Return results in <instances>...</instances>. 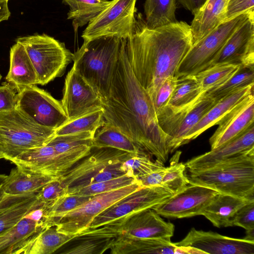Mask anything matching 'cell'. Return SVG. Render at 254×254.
<instances>
[{"instance_id": "obj_3", "label": "cell", "mask_w": 254, "mask_h": 254, "mask_svg": "<svg viewBox=\"0 0 254 254\" xmlns=\"http://www.w3.org/2000/svg\"><path fill=\"white\" fill-rule=\"evenodd\" d=\"M123 39L104 37L84 40L73 54V67L96 90L101 100L109 94Z\"/></svg>"}, {"instance_id": "obj_44", "label": "cell", "mask_w": 254, "mask_h": 254, "mask_svg": "<svg viewBox=\"0 0 254 254\" xmlns=\"http://www.w3.org/2000/svg\"><path fill=\"white\" fill-rule=\"evenodd\" d=\"M177 79L175 76H169L161 85L153 102L156 114L167 105L176 86Z\"/></svg>"}, {"instance_id": "obj_1", "label": "cell", "mask_w": 254, "mask_h": 254, "mask_svg": "<svg viewBox=\"0 0 254 254\" xmlns=\"http://www.w3.org/2000/svg\"><path fill=\"white\" fill-rule=\"evenodd\" d=\"M105 122L127 135L141 150L163 164L168 159L167 137L160 128L153 101L130 67L123 39L109 95L102 100Z\"/></svg>"}, {"instance_id": "obj_11", "label": "cell", "mask_w": 254, "mask_h": 254, "mask_svg": "<svg viewBox=\"0 0 254 254\" xmlns=\"http://www.w3.org/2000/svg\"><path fill=\"white\" fill-rule=\"evenodd\" d=\"M16 108L37 124L56 130L68 121L61 102L35 85L17 91Z\"/></svg>"}, {"instance_id": "obj_31", "label": "cell", "mask_w": 254, "mask_h": 254, "mask_svg": "<svg viewBox=\"0 0 254 254\" xmlns=\"http://www.w3.org/2000/svg\"><path fill=\"white\" fill-rule=\"evenodd\" d=\"M99 128L93 138V148L110 147L134 154L143 151L115 127L105 122Z\"/></svg>"}, {"instance_id": "obj_41", "label": "cell", "mask_w": 254, "mask_h": 254, "mask_svg": "<svg viewBox=\"0 0 254 254\" xmlns=\"http://www.w3.org/2000/svg\"><path fill=\"white\" fill-rule=\"evenodd\" d=\"M137 181L136 178L125 174L117 178L91 184L79 189L73 194L94 195L123 188L132 184Z\"/></svg>"}, {"instance_id": "obj_2", "label": "cell", "mask_w": 254, "mask_h": 254, "mask_svg": "<svg viewBox=\"0 0 254 254\" xmlns=\"http://www.w3.org/2000/svg\"><path fill=\"white\" fill-rule=\"evenodd\" d=\"M190 25L178 21L148 28L140 13H136L132 35L125 39L128 62L136 78L153 103L165 80L175 76L181 62L192 46Z\"/></svg>"}, {"instance_id": "obj_12", "label": "cell", "mask_w": 254, "mask_h": 254, "mask_svg": "<svg viewBox=\"0 0 254 254\" xmlns=\"http://www.w3.org/2000/svg\"><path fill=\"white\" fill-rule=\"evenodd\" d=\"M86 156L80 153L60 154L47 144L29 149L11 162L31 173L60 177Z\"/></svg>"}, {"instance_id": "obj_46", "label": "cell", "mask_w": 254, "mask_h": 254, "mask_svg": "<svg viewBox=\"0 0 254 254\" xmlns=\"http://www.w3.org/2000/svg\"><path fill=\"white\" fill-rule=\"evenodd\" d=\"M15 86L4 83L0 86V112L16 108L17 94Z\"/></svg>"}, {"instance_id": "obj_23", "label": "cell", "mask_w": 254, "mask_h": 254, "mask_svg": "<svg viewBox=\"0 0 254 254\" xmlns=\"http://www.w3.org/2000/svg\"><path fill=\"white\" fill-rule=\"evenodd\" d=\"M254 86L250 85L238 89L218 101L188 133L184 144L188 143L205 130L216 125L237 104L254 92Z\"/></svg>"}, {"instance_id": "obj_37", "label": "cell", "mask_w": 254, "mask_h": 254, "mask_svg": "<svg viewBox=\"0 0 254 254\" xmlns=\"http://www.w3.org/2000/svg\"><path fill=\"white\" fill-rule=\"evenodd\" d=\"M250 85H254V69L240 66L226 82L205 93L218 101L232 92Z\"/></svg>"}, {"instance_id": "obj_51", "label": "cell", "mask_w": 254, "mask_h": 254, "mask_svg": "<svg viewBox=\"0 0 254 254\" xmlns=\"http://www.w3.org/2000/svg\"><path fill=\"white\" fill-rule=\"evenodd\" d=\"M2 158H4V157L2 155V154L0 152V159H2Z\"/></svg>"}, {"instance_id": "obj_28", "label": "cell", "mask_w": 254, "mask_h": 254, "mask_svg": "<svg viewBox=\"0 0 254 254\" xmlns=\"http://www.w3.org/2000/svg\"><path fill=\"white\" fill-rule=\"evenodd\" d=\"M251 200L253 199L219 193L204 209L201 215L216 227L232 226L231 221L237 211Z\"/></svg>"}, {"instance_id": "obj_17", "label": "cell", "mask_w": 254, "mask_h": 254, "mask_svg": "<svg viewBox=\"0 0 254 254\" xmlns=\"http://www.w3.org/2000/svg\"><path fill=\"white\" fill-rule=\"evenodd\" d=\"M61 102L68 121L102 107L98 93L73 67L65 77Z\"/></svg>"}, {"instance_id": "obj_53", "label": "cell", "mask_w": 254, "mask_h": 254, "mask_svg": "<svg viewBox=\"0 0 254 254\" xmlns=\"http://www.w3.org/2000/svg\"><path fill=\"white\" fill-rule=\"evenodd\" d=\"M1 78V74L0 73V80Z\"/></svg>"}, {"instance_id": "obj_32", "label": "cell", "mask_w": 254, "mask_h": 254, "mask_svg": "<svg viewBox=\"0 0 254 254\" xmlns=\"http://www.w3.org/2000/svg\"><path fill=\"white\" fill-rule=\"evenodd\" d=\"M177 0H145V21L149 28H156L177 21L176 17Z\"/></svg>"}, {"instance_id": "obj_29", "label": "cell", "mask_w": 254, "mask_h": 254, "mask_svg": "<svg viewBox=\"0 0 254 254\" xmlns=\"http://www.w3.org/2000/svg\"><path fill=\"white\" fill-rule=\"evenodd\" d=\"M217 101L205 95L189 111L180 123L168 141L170 153L184 145L188 133Z\"/></svg>"}, {"instance_id": "obj_13", "label": "cell", "mask_w": 254, "mask_h": 254, "mask_svg": "<svg viewBox=\"0 0 254 254\" xmlns=\"http://www.w3.org/2000/svg\"><path fill=\"white\" fill-rule=\"evenodd\" d=\"M219 192L207 187L190 183L179 192L152 208L160 216L183 218L200 215Z\"/></svg>"}, {"instance_id": "obj_9", "label": "cell", "mask_w": 254, "mask_h": 254, "mask_svg": "<svg viewBox=\"0 0 254 254\" xmlns=\"http://www.w3.org/2000/svg\"><path fill=\"white\" fill-rule=\"evenodd\" d=\"M143 187L137 181L113 190L93 195L76 208L54 220L52 226L66 235L76 236L86 229L93 219L112 205Z\"/></svg>"}, {"instance_id": "obj_22", "label": "cell", "mask_w": 254, "mask_h": 254, "mask_svg": "<svg viewBox=\"0 0 254 254\" xmlns=\"http://www.w3.org/2000/svg\"><path fill=\"white\" fill-rule=\"evenodd\" d=\"M36 193H4L0 201V234L14 227L29 213L44 204L38 199Z\"/></svg>"}, {"instance_id": "obj_8", "label": "cell", "mask_w": 254, "mask_h": 254, "mask_svg": "<svg viewBox=\"0 0 254 254\" xmlns=\"http://www.w3.org/2000/svg\"><path fill=\"white\" fill-rule=\"evenodd\" d=\"M253 14L254 11L223 22L193 45L179 64L175 76L195 75L208 68L233 32Z\"/></svg>"}, {"instance_id": "obj_20", "label": "cell", "mask_w": 254, "mask_h": 254, "mask_svg": "<svg viewBox=\"0 0 254 254\" xmlns=\"http://www.w3.org/2000/svg\"><path fill=\"white\" fill-rule=\"evenodd\" d=\"M252 149H254V124L233 139L189 160L184 164L189 172L202 171Z\"/></svg>"}, {"instance_id": "obj_36", "label": "cell", "mask_w": 254, "mask_h": 254, "mask_svg": "<svg viewBox=\"0 0 254 254\" xmlns=\"http://www.w3.org/2000/svg\"><path fill=\"white\" fill-rule=\"evenodd\" d=\"M240 66L233 64L214 65L194 75L202 91L206 93L226 82L239 70Z\"/></svg>"}, {"instance_id": "obj_24", "label": "cell", "mask_w": 254, "mask_h": 254, "mask_svg": "<svg viewBox=\"0 0 254 254\" xmlns=\"http://www.w3.org/2000/svg\"><path fill=\"white\" fill-rule=\"evenodd\" d=\"M228 0H206L190 25L192 45L223 22Z\"/></svg>"}, {"instance_id": "obj_34", "label": "cell", "mask_w": 254, "mask_h": 254, "mask_svg": "<svg viewBox=\"0 0 254 254\" xmlns=\"http://www.w3.org/2000/svg\"><path fill=\"white\" fill-rule=\"evenodd\" d=\"M104 123L102 108L96 109L68 121L56 130L55 135L85 132L95 134Z\"/></svg>"}, {"instance_id": "obj_39", "label": "cell", "mask_w": 254, "mask_h": 254, "mask_svg": "<svg viewBox=\"0 0 254 254\" xmlns=\"http://www.w3.org/2000/svg\"><path fill=\"white\" fill-rule=\"evenodd\" d=\"M181 152L177 151L171 159L170 164L166 167L162 179V186L173 194L179 192L190 183L186 175V166L179 163Z\"/></svg>"}, {"instance_id": "obj_16", "label": "cell", "mask_w": 254, "mask_h": 254, "mask_svg": "<svg viewBox=\"0 0 254 254\" xmlns=\"http://www.w3.org/2000/svg\"><path fill=\"white\" fill-rule=\"evenodd\" d=\"M173 243L179 247L194 248L202 254H254V241L228 237L194 228L182 240Z\"/></svg>"}, {"instance_id": "obj_27", "label": "cell", "mask_w": 254, "mask_h": 254, "mask_svg": "<svg viewBox=\"0 0 254 254\" xmlns=\"http://www.w3.org/2000/svg\"><path fill=\"white\" fill-rule=\"evenodd\" d=\"M178 247L171 239H118L110 248L112 254H177Z\"/></svg>"}, {"instance_id": "obj_15", "label": "cell", "mask_w": 254, "mask_h": 254, "mask_svg": "<svg viewBox=\"0 0 254 254\" xmlns=\"http://www.w3.org/2000/svg\"><path fill=\"white\" fill-rule=\"evenodd\" d=\"M111 222L117 232V239H171L175 230L173 223L164 221L152 208L128 214Z\"/></svg>"}, {"instance_id": "obj_50", "label": "cell", "mask_w": 254, "mask_h": 254, "mask_svg": "<svg viewBox=\"0 0 254 254\" xmlns=\"http://www.w3.org/2000/svg\"><path fill=\"white\" fill-rule=\"evenodd\" d=\"M4 194V193L3 190L1 186V187H0V201L3 197Z\"/></svg>"}, {"instance_id": "obj_4", "label": "cell", "mask_w": 254, "mask_h": 254, "mask_svg": "<svg viewBox=\"0 0 254 254\" xmlns=\"http://www.w3.org/2000/svg\"><path fill=\"white\" fill-rule=\"evenodd\" d=\"M189 182L219 193L254 199V149L237 155L209 169L189 172Z\"/></svg>"}, {"instance_id": "obj_38", "label": "cell", "mask_w": 254, "mask_h": 254, "mask_svg": "<svg viewBox=\"0 0 254 254\" xmlns=\"http://www.w3.org/2000/svg\"><path fill=\"white\" fill-rule=\"evenodd\" d=\"M164 167V164L142 151L132 154L122 164V168L127 176L136 179Z\"/></svg>"}, {"instance_id": "obj_6", "label": "cell", "mask_w": 254, "mask_h": 254, "mask_svg": "<svg viewBox=\"0 0 254 254\" xmlns=\"http://www.w3.org/2000/svg\"><path fill=\"white\" fill-rule=\"evenodd\" d=\"M97 149L59 178L66 194H73L91 184L126 174L122 165L134 153L110 147Z\"/></svg>"}, {"instance_id": "obj_7", "label": "cell", "mask_w": 254, "mask_h": 254, "mask_svg": "<svg viewBox=\"0 0 254 254\" xmlns=\"http://www.w3.org/2000/svg\"><path fill=\"white\" fill-rule=\"evenodd\" d=\"M16 42L24 47L37 73L38 84L45 85L62 76L73 54L64 43L47 34L20 37Z\"/></svg>"}, {"instance_id": "obj_21", "label": "cell", "mask_w": 254, "mask_h": 254, "mask_svg": "<svg viewBox=\"0 0 254 254\" xmlns=\"http://www.w3.org/2000/svg\"><path fill=\"white\" fill-rule=\"evenodd\" d=\"M46 227L44 221L27 215L14 227L0 234V254H27L35 238Z\"/></svg>"}, {"instance_id": "obj_25", "label": "cell", "mask_w": 254, "mask_h": 254, "mask_svg": "<svg viewBox=\"0 0 254 254\" xmlns=\"http://www.w3.org/2000/svg\"><path fill=\"white\" fill-rule=\"evenodd\" d=\"M10 66L6 80L18 91L22 88L38 84L35 68L22 44L16 42L10 50Z\"/></svg>"}, {"instance_id": "obj_48", "label": "cell", "mask_w": 254, "mask_h": 254, "mask_svg": "<svg viewBox=\"0 0 254 254\" xmlns=\"http://www.w3.org/2000/svg\"><path fill=\"white\" fill-rule=\"evenodd\" d=\"M206 0H177V1L186 9L195 14L204 4Z\"/></svg>"}, {"instance_id": "obj_42", "label": "cell", "mask_w": 254, "mask_h": 254, "mask_svg": "<svg viewBox=\"0 0 254 254\" xmlns=\"http://www.w3.org/2000/svg\"><path fill=\"white\" fill-rule=\"evenodd\" d=\"M59 178L46 184L36 193L37 197L41 202L51 204L66 194V190L59 180Z\"/></svg>"}, {"instance_id": "obj_45", "label": "cell", "mask_w": 254, "mask_h": 254, "mask_svg": "<svg viewBox=\"0 0 254 254\" xmlns=\"http://www.w3.org/2000/svg\"><path fill=\"white\" fill-rule=\"evenodd\" d=\"M252 11H254V0H228L223 22Z\"/></svg>"}, {"instance_id": "obj_49", "label": "cell", "mask_w": 254, "mask_h": 254, "mask_svg": "<svg viewBox=\"0 0 254 254\" xmlns=\"http://www.w3.org/2000/svg\"><path fill=\"white\" fill-rule=\"evenodd\" d=\"M10 15L8 1L0 2V23L1 21L7 20Z\"/></svg>"}, {"instance_id": "obj_35", "label": "cell", "mask_w": 254, "mask_h": 254, "mask_svg": "<svg viewBox=\"0 0 254 254\" xmlns=\"http://www.w3.org/2000/svg\"><path fill=\"white\" fill-rule=\"evenodd\" d=\"M73 237L59 232L55 226L46 227L35 238L27 254H52Z\"/></svg>"}, {"instance_id": "obj_10", "label": "cell", "mask_w": 254, "mask_h": 254, "mask_svg": "<svg viewBox=\"0 0 254 254\" xmlns=\"http://www.w3.org/2000/svg\"><path fill=\"white\" fill-rule=\"evenodd\" d=\"M136 0H112L110 4L90 21L81 35L84 40L104 37L127 39L132 34Z\"/></svg>"}, {"instance_id": "obj_43", "label": "cell", "mask_w": 254, "mask_h": 254, "mask_svg": "<svg viewBox=\"0 0 254 254\" xmlns=\"http://www.w3.org/2000/svg\"><path fill=\"white\" fill-rule=\"evenodd\" d=\"M232 225L241 227L246 231L254 229V199L242 206L231 221Z\"/></svg>"}, {"instance_id": "obj_19", "label": "cell", "mask_w": 254, "mask_h": 254, "mask_svg": "<svg viewBox=\"0 0 254 254\" xmlns=\"http://www.w3.org/2000/svg\"><path fill=\"white\" fill-rule=\"evenodd\" d=\"M254 121V96L252 92L229 111L216 124L218 127L209 138L211 149L233 139Z\"/></svg>"}, {"instance_id": "obj_14", "label": "cell", "mask_w": 254, "mask_h": 254, "mask_svg": "<svg viewBox=\"0 0 254 254\" xmlns=\"http://www.w3.org/2000/svg\"><path fill=\"white\" fill-rule=\"evenodd\" d=\"M173 194L162 186L143 187L102 211L87 229L96 228L128 214L152 208Z\"/></svg>"}, {"instance_id": "obj_18", "label": "cell", "mask_w": 254, "mask_h": 254, "mask_svg": "<svg viewBox=\"0 0 254 254\" xmlns=\"http://www.w3.org/2000/svg\"><path fill=\"white\" fill-rule=\"evenodd\" d=\"M223 64L254 69V14L233 32L210 66Z\"/></svg>"}, {"instance_id": "obj_47", "label": "cell", "mask_w": 254, "mask_h": 254, "mask_svg": "<svg viewBox=\"0 0 254 254\" xmlns=\"http://www.w3.org/2000/svg\"><path fill=\"white\" fill-rule=\"evenodd\" d=\"M166 167L156 170L152 172L137 179L143 187L162 186L163 175Z\"/></svg>"}, {"instance_id": "obj_52", "label": "cell", "mask_w": 254, "mask_h": 254, "mask_svg": "<svg viewBox=\"0 0 254 254\" xmlns=\"http://www.w3.org/2000/svg\"><path fill=\"white\" fill-rule=\"evenodd\" d=\"M8 1V0H0V2H3V1Z\"/></svg>"}, {"instance_id": "obj_26", "label": "cell", "mask_w": 254, "mask_h": 254, "mask_svg": "<svg viewBox=\"0 0 254 254\" xmlns=\"http://www.w3.org/2000/svg\"><path fill=\"white\" fill-rule=\"evenodd\" d=\"M59 178L31 173L16 166L7 175L1 188L8 194L37 193L46 184Z\"/></svg>"}, {"instance_id": "obj_5", "label": "cell", "mask_w": 254, "mask_h": 254, "mask_svg": "<svg viewBox=\"0 0 254 254\" xmlns=\"http://www.w3.org/2000/svg\"><path fill=\"white\" fill-rule=\"evenodd\" d=\"M55 131L16 108L0 112V152L11 161L29 149L47 145Z\"/></svg>"}, {"instance_id": "obj_30", "label": "cell", "mask_w": 254, "mask_h": 254, "mask_svg": "<svg viewBox=\"0 0 254 254\" xmlns=\"http://www.w3.org/2000/svg\"><path fill=\"white\" fill-rule=\"evenodd\" d=\"M69 7L67 19L72 20L75 31L89 23L102 10L109 6L112 0H62Z\"/></svg>"}, {"instance_id": "obj_33", "label": "cell", "mask_w": 254, "mask_h": 254, "mask_svg": "<svg viewBox=\"0 0 254 254\" xmlns=\"http://www.w3.org/2000/svg\"><path fill=\"white\" fill-rule=\"evenodd\" d=\"M95 133L85 132L63 135H55L47 144L60 154L81 153L88 156L93 148Z\"/></svg>"}, {"instance_id": "obj_40", "label": "cell", "mask_w": 254, "mask_h": 254, "mask_svg": "<svg viewBox=\"0 0 254 254\" xmlns=\"http://www.w3.org/2000/svg\"><path fill=\"white\" fill-rule=\"evenodd\" d=\"M93 195L65 194L49 205L45 217L46 227L52 226L53 221L63 214L76 208Z\"/></svg>"}]
</instances>
